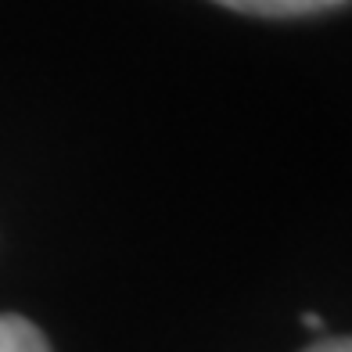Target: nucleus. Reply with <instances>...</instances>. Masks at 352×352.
Segmentation results:
<instances>
[{
  "instance_id": "7ed1b4c3",
  "label": "nucleus",
  "mask_w": 352,
  "mask_h": 352,
  "mask_svg": "<svg viewBox=\"0 0 352 352\" xmlns=\"http://www.w3.org/2000/svg\"><path fill=\"white\" fill-rule=\"evenodd\" d=\"M306 352H352V338H327V342H320Z\"/></svg>"
},
{
  "instance_id": "20e7f679",
  "label": "nucleus",
  "mask_w": 352,
  "mask_h": 352,
  "mask_svg": "<svg viewBox=\"0 0 352 352\" xmlns=\"http://www.w3.org/2000/svg\"><path fill=\"white\" fill-rule=\"evenodd\" d=\"M302 324H306V327H324V320H320V313H306V316H302Z\"/></svg>"
},
{
  "instance_id": "f03ea898",
  "label": "nucleus",
  "mask_w": 352,
  "mask_h": 352,
  "mask_svg": "<svg viewBox=\"0 0 352 352\" xmlns=\"http://www.w3.org/2000/svg\"><path fill=\"white\" fill-rule=\"evenodd\" d=\"M0 352H51V345L25 316H0Z\"/></svg>"
},
{
  "instance_id": "f257e3e1",
  "label": "nucleus",
  "mask_w": 352,
  "mask_h": 352,
  "mask_svg": "<svg viewBox=\"0 0 352 352\" xmlns=\"http://www.w3.org/2000/svg\"><path fill=\"white\" fill-rule=\"evenodd\" d=\"M212 4L241 14H259V19H302V14L342 8L349 0H212Z\"/></svg>"
}]
</instances>
